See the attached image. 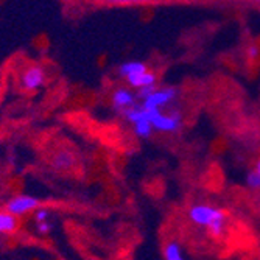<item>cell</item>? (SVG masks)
<instances>
[{
  "label": "cell",
  "mask_w": 260,
  "mask_h": 260,
  "mask_svg": "<svg viewBox=\"0 0 260 260\" xmlns=\"http://www.w3.org/2000/svg\"><path fill=\"white\" fill-rule=\"evenodd\" d=\"M188 220L197 226L204 228L210 237L221 239L226 231L228 214L226 210L210 204H195L188 209Z\"/></svg>",
  "instance_id": "cell-1"
},
{
  "label": "cell",
  "mask_w": 260,
  "mask_h": 260,
  "mask_svg": "<svg viewBox=\"0 0 260 260\" xmlns=\"http://www.w3.org/2000/svg\"><path fill=\"white\" fill-rule=\"evenodd\" d=\"M153 129L159 133H176L182 125V115L179 111H172L169 114L162 112L157 108H145Z\"/></svg>",
  "instance_id": "cell-2"
},
{
  "label": "cell",
  "mask_w": 260,
  "mask_h": 260,
  "mask_svg": "<svg viewBox=\"0 0 260 260\" xmlns=\"http://www.w3.org/2000/svg\"><path fill=\"white\" fill-rule=\"evenodd\" d=\"M178 95V90L175 87H164V89H154L147 99L142 100L144 108H157L162 109L167 105H170Z\"/></svg>",
  "instance_id": "cell-3"
},
{
  "label": "cell",
  "mask_w": 260,
  "mask_h": 260,
  "mask_svg": "<svg viewBox=\"0 0 260 260\" xmlns=\"http://www.w3.org/2000/svg\"><path fill=\"white\" fill-rule=\"evenodd\" d=\"M38 207H39V200L35 198V197H28V195L14 197L7 203V210L11 212V214L16 215V217L25 215V214L33 212Z\"/></svg>",
  "instance_id": "cell-4"
},
{
  "label": "cell",
  "mask_w": 260,
  "mask_h": 260,
  "mask_svg": "<svg viewBox=\"0 0 260 260\" xmlns=\"http://www.w3.org/2000/svg\"><path fill=\"white\" fill-rule=\"evenodd\" d=\"M45 81V72L39 66H31L23 70L20 77V86L25 90H36L39 89Z\"/></svg>",
  "instance_id": "cell-5"
},
{
  "label": "cell",
  "mask_w": 260,
  "mask_h": 260,
  "mask_svg": "<svg viewBox=\"0 0 260 260\" xmlns=\"http://www.w3.org/2000/svg\"><path fill=\"white\" fill-rule=\"evenodd\" d=\"M137 95L128 87H119L112 93V106L117 111H125L136 105Z\"/></svg>",
  "instance_id": "cell-6"
},
{
  "label": "cell",
  "mask_w": 260,
  "mask_h": 260,
  "mask_svg": "<svg viewBox=\"0 0 260 260\" xmlns=\"http://www.w3.org/2000/svg\"><path fill=\"white\" fill-rule=\"evenodd\" d=\"M128 81V84L134 89H142V87H148V86H156L157 77L153 72H148V69L144 70V72H139L134 75H129L125 78Z\"/></svg>",
  "instance_id": "cell-7"
},
{
  "label": "cell",
  "mask_w": 260,
  "mask_h": 260,
  "mask_svg": "<svg viewBox=\"0 0 260 260\" xmlns=\"http://www.w3.org/2000/svg\"><path fill=\"white\" fill-rule=\"evenodd\" d=\"M131 125H133V128H134L136 136H139V137H142V139L150 137L151 133L154 131V129H153V125H151V122H150V119H148V112H147L145 108H144V114H142V115L139 117V119H137L136 122H133Z\"/></svg>",
  "instance_id": "cell-8"
},
{
  "label": "cell",
  "mask_w": 260,
  "mask_h": 260,
  "mask_svg": "<svg viewBox=\"0 0 260 260\" xmlns=\"http://www.w3.org/2000/svg\"><path fill=\"white\" fill-rule=\"evenodd\" d=\"M52 167L56 172H67L74 167V156L69 151H59L52 157Z\"/></svg>",
  "instance_id": "cell-9"
},
{
  "label": "cell",
  "mask_w": 260,
  "mask_h": 260,
  "mask_svg": "<svg viewBox=\"0 0 260 260\" xmlns=\"http://www.w3.org/2000/svg\"><path fill=\"white\" fill-rule=\"evenodd\" d=\"M19 228V218L11 212H0V234H14Z\"/></svg>",
  "instance_id": "cell-10"
},
{
  "label": "cell",
  "mask_w": 260,
  "mask_h": 260,
  "mask_svg": "<svg viewBox=\"0 0 260 260\" xmlns=\"http://www.w3.org/2000/svg\"><path fill=\"white\" fill-rule=\"evenodd\" d=\"M147 70V64L142 62V61H126L119 67V75L122 78H126L129 75L139 74V72H144Z\"/></svg>",
  "instance_id": "cell-11"
},
{
  "label": "cell",
  "mask_w": 260,
  "mask_h": 260,
  "mask_svg": "<svg viewBox=\"0 0 260 260\" xmlns=\"http://www.w3.org/2000/svg\"><path fill=\"white\" fill-rule=\"evenodd\" d=\"M182 252H184L182 246L176 240H172L164 246V258L167 260H182L184 258Z\"/></svg>",
  "instance_id": "cell-12"
},
{
  "label": "cell",
  "mask_w": 260,
  "mask_h": 260,
  "mask_svg": "<svg viewBox=\"0 0 260 260\" xmlns=\"http://www.w3.org/2000/svg\"><path fill=\"white\" fill-rule=\"evenodd\" d=\"M246 184L252 190H260V173L257 170L246 175Z\"/></svg>",
  "instance_id": "cell-13"
},
{
  "label": "cell",
  "mask_w": 260,
  "mask_h": 260,
  "mask_svg": "<svg viewBox=\"0 0 260 260\" xmlns=\"http://www.w3.org/2000/svg\"><path fill=\"white\" fill-rule=\"evenodd\" d=\"M111 4L115 5H136V4H157L162 0H109Z\"/></svg>",
  "instance_id": "cell-14"
},
{
  "label": "cell",
  "mask_w": 260,
  "mask_h": 260,
  "mask_svg": "<svg viewBox=\"0 0 260 260\" xmlns=\"http://www.w3.org/2000/svg\"><path fill=\"white\" fill-rule=\"evenodd\" d=\"M260 56V45L258 44H251L246 49V58L249 62H254Z\"/></svg>",
  "instance_id": "cell-15"
},
{
  "label": "cell",
  "mask_w": 260,
  "mask_h": 260,
  "mask_svg": "<svg viewBox=\"0 0 260 260\" xmlns=\"http://www.w3.org/2000/svg\"><path fill=\"white\" fill-rule=\"evenodd\" d=\"M47 218H49V210H45V209H35V221L36 223H42L45 221Z\"/></svg>",
  "instance_id": "cell-16"
},
{
  "label": "cell",
  "mask_w": 260,
  "mask_h": 260,
  "mask_svg": "<svg viewBox=\"0 0 260 260\" xmlns=\"http://www.w3.org/2000/svg\"><path fill=\"white\" fill-rule=\"evenodd\" d=\"M50 229H52V224H50V223H47V220L42 221V223H38V231H39L41 234H49Z\"/></svg>",
  "instance_id": "cell-17"
},
{
  "label": "cell",
  "mask_w": 260,
  "mask_h": 260,
  "mask_svg": "<svg viewBox=\"0 0 260 260\" xmlns=\"http://www.w3.org/2000/svg\"><path fill=\"white\" fill-rule=\"evenodd\" d=\"M255 170L260 173V159H258V160H257V164H255Z\"/></svg>",
  "instance_id": "cell-18"
}]
</instances>
